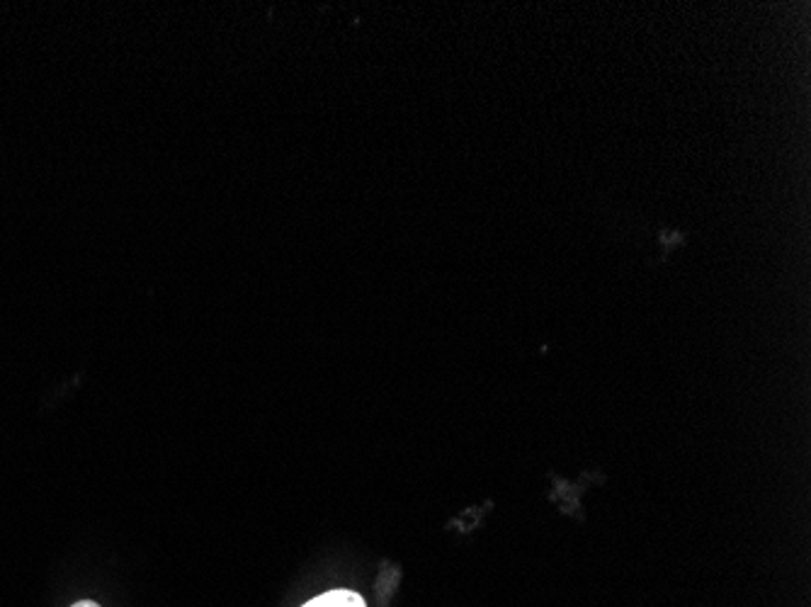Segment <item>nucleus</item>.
Segmentation results:
<instances>
[{"label": "nucleus", "mask_w": 811, "mask_h": 607, "mask_svg": "<svg viewBox=\"0 0 811 607\" xmlns=\"http://www.w3.org/2000/svg\"><path fill=\"white\" fill-rule=\"evenodd\" d=\"M74 607H100V605L93 603V600H81V603H76Z\"/></svg>", "instance_id": "2"}, {"label": "nucleus", "mask_w": 811, "mask_h": 607, "mask_svg": "<svg viewBox=\"0 0 811 607\" xmlns=\"http://www.w3.org/2000/svg\"><path fill=\"white\" fill-rule=\"evenodd\" d=\"M304 607H368L358 593L352 591H328L318 598L308 600Z\"/></svg>", "instance_id": "1"}]
</instances>
